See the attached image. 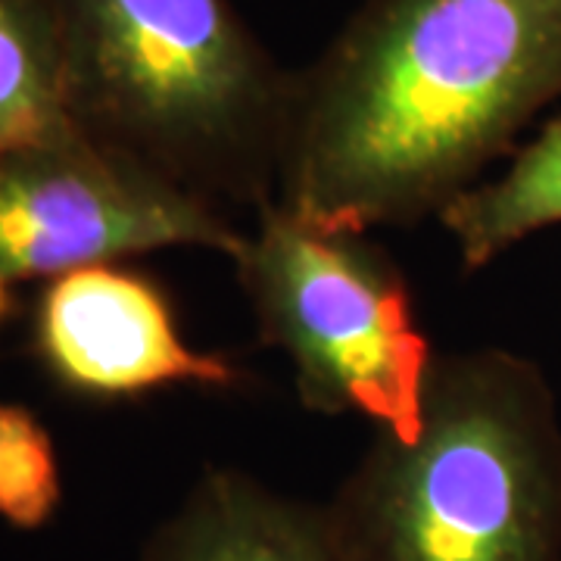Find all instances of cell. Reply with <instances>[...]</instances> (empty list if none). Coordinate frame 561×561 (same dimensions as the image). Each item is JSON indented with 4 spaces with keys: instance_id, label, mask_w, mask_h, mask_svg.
<instances>
[{
    "instance_id": "6da1fadb",
    "label": "cell",
    "mask_w": 561,
    "mask_h": 561,
    "mask_svg": "<svg viewBox=\"0 0 561 561\" xmlns=\"http://www.w3.org/2000/svg\"><path fill=\"white\" fill-rule=\"evenodd\" d=\"M559 101L561 0H359L297 69L275 203L356 231L437 219Z\"/></svg>"
},
{
    "instance_id": "7a4b0ae2",
    "label": "cell",
    "mask_w": 561,
    "mask_h": 561,
    "mask_svg": "<svg viewBox=\"0 0 561 561\" xmlns=\"http://www.w3.org/2000/svg\"><path fill=\"white\" fill-rule=\"evenodd\" d=\"M324 505L343 561H561V409L505 346L437 353L412 434L375 431Z\"/></svg>"
},
{
    "instance_id": "3957f363",
    "label": "cell",
    "mask_w": 561,
    "mask_h": 561,
    "mask_svg": "<svg viewBox=\"0 0 561 561\" xmlns=\"http://www.w3.org/2000/svg\"><path fill=\"white\" fill-rule=\"evenodd\" d=\"M66 116L225 213L278 197L297 69L231 0H47Z\"/></svg>"
},
{
    "instance_id": "277c9868",
    "label": "cell",
    "mask_w": 561,
    "mask_h": 561,
    "mask_svg": "<svg viewBox=\"0 0 561 561\" xmlns=\"http://www.w3.org/2000/svg\"><path fill=\"white\" fill-rule=\"evenodd\" d=\"M231 262L260 341L290 359L302 409L412 434L437 350L402 268L371 231L265 203Z\"/></svg>"
},
{
    "instance_id": "5b68a950",
    "label": "cell",
    "mask_w": 561,
    "mask_h": 561,
    "mask_svg": "<svg viewBox=\"0 0 561 561\" xmlns=\"http://www.w3.org/2000/svg\"><path fill=\"white\" fill-rule=\"evenodd\" d=\"M247 228L72 119L0 153V278L50 280L157 250L234 260Z\"/></svg>"
},
{
    "instance_id": "8992f818",
    "label": "cell",
    "mask_w": 561,
    "mask_h": 561,
    "mask_svg": "<svg viewBox=\"0 0 561 561\" xmlns=\"http://www.w3.org/2000/svg\"><path fill=\"white\" fill-rule=\"evenodd\" d=\"M32 353L60 390L94 402L150 397L165 387L234 390L247 368L194 350L160 284L122 262L44 280L32 309Z\"/></svg>"
},
{
    "instance_id": "52a82bcc",
    "label": "cell",
    "mask_w": 561,
    "mask_h": 561,
    "mask_svg": "<svg viewBox=\"0 0 561 561\" xmlns=\"http://www.w3.org/2000/svg\"><path fill=\"white\" fill-rule=\"evenodd\" d=\"M135 561H343L321 502L287 496L234 465H209Z\"/></svg>"
},
{
    "instance_id": "ba28073f",
    "label": "cell",
    "mask_w": 561,
    "mask_h": 561,
    "mask_svg": "<svg viewBox=\"0 0 561 561\" xmlns=\"http://www.w3.org/2000/svg\"><path fill=\"white\" fill-rule=\"evenodd\" d=\"M437 221L465 272H483L522 241L561 225V116L518 144L496 179L468 187Z\"/></svg>"
},
{
    "instance_id": "9c48e42d",
    "label": "cell",
    "mask_w": 561,
    "mask_h": 561,
    "mask_svg": "<svg viewBox=\"0 0 561 561\" xmlns=\"http://www.w3.org/2000/svg\"><path fill=\"white\" fill-rule=\"evenodd\" d=\"M62 119L60 41L47 0H0V153Z\"/></svg>"
},
{
    "instance_id": "30bf717a",
    "label": "cell",
    "mask_w": 561,
    "mask_h": 561,
    "mask_svg": "<svg viewBox=\"0 0 561 561\" xmlns=\"http://www.w3.org/2000/svg\"><path fill=\"white\" fill-rule=\"evenodd\" d=\"M60 505L57 443L32 409L0 402V522L20 534H35L54 524Z\"/></svg>"
},
{
    "instance_id": "8fae6325",
    "label": "cell",
    "mask_w": 561,
    "mask_h": 561,
    "mask_svg": "<svg viewBox=\"0 0 561 561\" xmlns=\"http://www.w3.org/2000/svg\"><path fill=\"white\" fill-rule=\"evenodd\" d=\"M13 287H16V284H10L7 278H0V328L7 324V319H10V316H13V309H16Z\"/></svg>"
}]
</instances>
